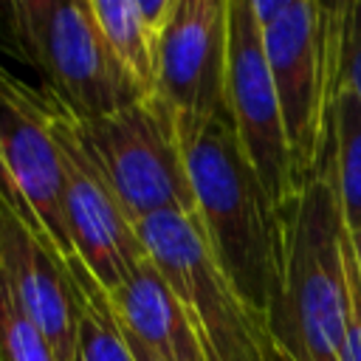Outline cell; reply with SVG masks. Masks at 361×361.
Segmentation results:
<instances>
[{
	"instance_id": "10",
	"label": "cell",
	"mask_w": 361,
	"mask_h": 361,
	"mask_svg": "<svg viewBox=\"0 0 361 361\" xmlns=\"http://www.w3.org/2000/svg\"><path fill=\"white\" fill-rule=\"evenodd\" d=\"M228 0H175L155 48L152 96L180 116L226 118Z\"/></svg>"
},
{
	"instance_id": "19",
	"label": "cell",
	"mask_w": 361,
	"mask_h": 361,
	"mask_svg": "<svg viewBox=\"0 0 361 361\" xmlns=\"http://www.w3.org/2000/svg\"><path fill=\"white\" fill-rule=\"evenodd\" d=\"M135 11H138L141 23L147 25V31L158 39L161 31L166 28V23L172 20L175 0H135Z\"/></svg>"
},
{
	"instance_id": "11",
	"label": "cell",
	"mask_w": 361,
	"mask_h": 361,
	"mask_svg": "<svg viewBox=\"0 0 361 361\" xmlns=\"http://www.w3.org/2000/svg\"><path fill=\"white\" fill-rule=\"evenodd\" d=\"M0 271L28 319L48 338L56 361H73L82 293L71 265L37 234L0 186Z\"/></svg>"
},
{
	"instance_id": "4",
	"label": "cell",
	"mask_w": 361,
	"mask_h": 361,
	"mask_svg": "<svg viewBox=\"0 0 361 361\" xmlns=\"http://www.w3.org/2000/svg\"><path fill=\"white\" fill-rule=\"evenodd\" d=\"M3 14L14 51L42 73V93L68 116L102 118L147 96L113 56L90 0H11Z\"/></svg>"
},
{
	"instance_id": "8",
	"label": "cell",
	"mask_w": 361,
	"mask_h": 361,
	"mask_svg": "<svg viewBox=\"0 0 361 361\" xmlns=\"http://www.w3.org/2000/svg\"><path fill=\"white\" fill-rule=\"evenodd\" d=\"M51 118L65 172V228L73 257L104 290H113L130 276L147 251L135 223L79 141L71 116L54 99Z\"/></svg>"
},
{
	"instance_id": "2",
	"label": "cell",
	"mask_w": 361,
	"mask_h": 361,
	"mask_svg": "<svg viewBox=\"0 0 361 361\" xmlns=\"http://www.w3.org/2000/svg\"><path fill=\"white\" fill-rule=\"evenodd\" d=\"M178 138L195 217L212 257L248 310L265 324V313L282 285L279 209L226 118L178 113Z\"/></svg>"
},
{
	"instance_id": "12",
	"label": "cell",
	"mask_w": 361,
	"mask_h": 361,
	"mask_svg": "<svg viewBox=\"0 0 361 361\" xmlns=\"http://www.w3.org/2000/svg\"><path fill=\"white\" fill-rule=\"evenodd\" d=\"M104 293L121 330L141 347L164 361H206L180 299L149 257H144L118 288Z\"/></svg>"
},
{
	"instance_id": "16",
	"label": "cell",
	"mask_w": 361,
	"mask_h": 361,
	"mask_svg": "<svg viewBox=\"0 0 361 361\" xmlns=\"http://www.w3.org/2000/svg\"><path fill=\"white\" fill-rule=\"evenodd\" d=\"M0 361H56L42 330L28 319L0 271Z\"/></svg>"
},
{
	"instance_id": "14",
	"label": "cell",
	"mask_w": 361,
	"mask_h": 361,
	"mask_svg": "<svg viewBox=\"0 0 361 361\" xmlns=\"http://www.w3.org/2000/svg\"><path fill=\"white\" fill-rule=\"evenodd\" d=\"M68 265L82 293V319H79L73 361H135L127 347L124 330L107 302L104 288L87 274V268L76 257Z\"/></svg>"
},
{
	"instance_id": "13",
	"label": "cell",
	"mask_w": 361,
	"mask_h": 361,
	"mask_svg": "<svg viewBox=\"0 0 361 361\" xmlns=\"http://www.w3.org/2000/svg\"><path fill=\"white\" fill-rule=\"evenodd\" d=\"M93 17L121 68L149 96L155 87V48L158 39L147 31L135 11V0H90Z\"/></svg>"
},
{
	"instance_id": "6",
	"label": "cell",
	"mask_w": 361,
	"mask_h": 361,
	"mask_svg": "<svg viewBox=\"0 0 361 361\" xmlns=\"http://www.w3.org/2000/svg\"><path fill=\"white\" fill-rule=\"evenodd\" d=\"M71 121L133 223L164 212L195 214L178 113L166 102L149 93L110 116Z\"/></svg>"
},
{
	"instance_id": "20",
	"label": "cell",
	"mask_w": 361,
	"mask_h": 361,
	"mask_svg": "<svg viewBox=\"0 0 361 361\" xmlns=\"http://www.w3.org/2000/svg\"><path fill=\"white\" fill-rule=\"evenodd\" d=\"M124 338H127V347H130V353H133V358H135V361H164V358H158L155 353H149L147 347H141L135 338H130L127 333H124Z\"/></svg>"
},
{
	"instance_id": "1",
	"label": "cell",
	"mask_w": 361,
	"mask_h": 361,
	"mask_svg": "<svg viewBox=\"0 0 361 361\" xmlns=\"http://www.w3.org/2000/svg\"><path fill=\"white\" fill-rule=\"evenodd\" d=\"M282 285L265 313L276 361H341L350 285L333 138L316 175L282 206Z\"/></svg>"
},
{
	"instance_id": "18",
	"label": "cell",
	"mask_w": 361,
	"mask_h": 361,
	"mask_svg": "<svg viewBox=\"0 0 361 361\" xmlns=\"http://www.w3.org/2000/svg\"><path fill=\"white\" fill-rule=\"evenodd\" d=\"M347 285H350V319H347V338L341 350V361H361V279L353 259L350 231H347Z\"/></svg>"
},
{
	"instance_id": "3",
	"label": "cell",
	"mask_w": 361,
	"mask_h": 361,
	"mask_svg": "<svg viewBox=\"0 0 361 361\" xmlns=\"http://www.w3.org/2000/svg\"><path fill=\"white\" fill-rule=\"evenodd\" d=\"M347 8L350 3L288 0L268 25H259L296 189L316 175L330 149L333 107L341 90Z\"/></svg>"
},
{
	"instance_id": "9",
	"label": "cell",
	"mask_w": 361,
	"mask_h": 361,
	"mask_svg": "<svg viewBox=\"0 0 361 361\" xmlns=\"http://www.w3.org/2000/svg\"><path fill=\"white\" fill-rule=\"evenodd\" d=\"M226 110L248 164L279 209L296 192L293 164L276 87L262 48V31L251 17L248 0H228Z\"/></svg>"
},
{
	"instance_id": "17",
	"label": "cell",
	"mask_w": 361,
	"mask_h": 361,
	"mask_svg": "<svg viewBox=\"0 0 361 361\" xmlns=\"http://www.w3.org/2000/svg\"><path fill=\"white\" fill-rule=\"evenodd\" d=\"M341 85L350 87L361 102V0L347 8V34H344V59H341Z\"/></svg>"
},
{
	"instance_id": "21",
	"label": "cell",
	"mask_w": 361,
	"mask_h": 361,
	"mask_svg": "<svg viewBox=\"0 0 361 361\" xmlns=\"http://www.w3.org/2000/svg\"><path fill=\"white\" fill-rule=\"evenodd\" d=\"M350 245H353V259H355V271H358V279H361V228L350 231Z\"/></svg>"
},
{
	"instance_id": "7",
	"label": "cell",
	"mask_w": 361,
	"mask_h": 361,
	"mask_svg": "<svg viewBox=\"0 0 361 361\" xmlns=\"http://www.w3.org/2000/svg\"><path fill=\"white\" fill-rule=\"evenodd\" d=\"M0 186L42 234L54 251L71 262L73 248L65 228V172L54 135L51 99L28 87L0 65Z\"/></svg>"
},
{
	"instance_id": "5",
	"label": "cell",
	"mask_w": 361,
	"mask_h": 361,
	"mask_svg": "<svg viewBox=\"0 0 361 361\" xmlns=\"http://www.w3.org/2000/svg\"><path fill=\"white\" fill-rule=\"evenodd\" d=\"M147 257L180 299L206 361H276L265 324L212 257L195 214L164 212L135 223Z\"/></svg>"
},
{
	"instance_id": "15",
	"label": "cell",
	"mask_w": 361,
	"mask_h": 361,
	"mask_svg": "<svg viewBox=\"0 0 361 361\" xmlns=\"http://www.w3.org/2000/svg\"><path fill=\"white\" fill-rule=\"evenodd\" d=\"M333 161L347 231L361 228V102L341 85L333 107Z\"/></svg>"
}]
</instances>
